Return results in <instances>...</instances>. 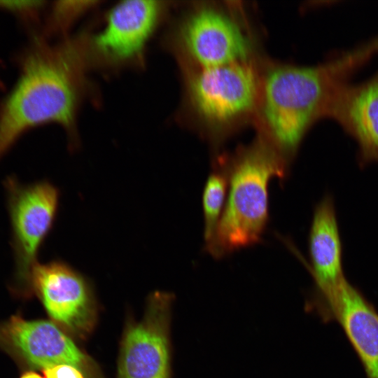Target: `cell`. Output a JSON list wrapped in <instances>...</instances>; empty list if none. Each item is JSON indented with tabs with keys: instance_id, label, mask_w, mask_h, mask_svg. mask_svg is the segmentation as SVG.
<instances>
[{
	"instance_id": "cell-1",
	"label": "cell",
	"mask_w": 378,
	"mask_h": 378,
	"mask_svg": "<svg viewBox=\"0 0 378 378\" xmlns=\"http://www.w3.org/2000/svg\"><path fill=\"white\" fill-rule=\"evenodd\" d=\"M89 60L86 46L76 41L41 46L25 57L0 110V159L36 126L55 123L74 136Z\"/></svg>"
},
{
	"instance_id": "cell-2",
	"label": "cell",
	"mask_w": 378,
	"mask_h": 378,
	"mask_svg": "<svg viewBox=\"0 0 378 378\" xmlns=\"http://www.w3.org/2000/svg\"><path fill=\"white\" fill-rule=\"evenodd\" d=\"M368 61L359 46L317 66L280 65L270 69L261 92V114L270 146L288 164L305 134L326 118L338 87Z\"/></svg>"
},
{
	"instance_id": "cell-3",
	"label": "cell",
	"mask_w": 378,
	"mask_h": 378,
	"mask_svg": "<svg viewBox=\"0 0 378 378\" xmlns=\"http://www.w3.org/2000/svg\"><path fill=\"white\" fill-rule=\"evenodd\" d=\"M228 191L211 247L216 258L255 244L269 220V185L284 179L288 165L268 144L257 143L227 158Z\"/></svg>"
},
{
	"instance_id": "cell-4",
	"label": "cell",
	"mask_w": 378,
	"mask_h": 378,
	"mask_svg": "<svg viewBox=\"0 0 378 378\" xmlns=\"http://www.w3.org/2000/svg\"><path fill=\"white\" fill-rule=\"evenodd\" d=\"M9 216L15 293L29 297L38 255L54 224L59 191L48 181L24 183L14 176L4 183Z\"/></svg>"
},
{
	"instance_id": "cell-5",
	"label": "cell",
	"mask_w": 378,
	"mask_h": 378,
	"mask_svg": "<svg viewBox=\"0 0 378 378\" xmlns=\"http://www.w3.org/2000/svg\"><path fill=\"white\" fill-rule=\"evenodd\" d=\"M174 296L155 291L139 321L127 320L120 343L117 378H172L171 326Z\"/></svg>"
},
{
	"instance_id": "cell-6",
	"label": "cell",
	"mask_w": 378,
	"mask_h": 378,
	"mask_svg": "<svg viewBox=\"0 0 378 378\" xmlns=\"http://www.w3.org/2000/svg\"><path fill=\"white\" fill-rule=\"evenodd\" d=\"M62 330L50 321L13 315L0 323V348L24 367L43 370L68 364L81 370L88 378H104L95 360Z\"/></svg>"
},
{
	"instance_id": "cell-7",
	"label": "cell",
	"mask_w": 378,
	"mask_h": 378,
	"mask_svg": "<svg viewBox=\"0 0 378 378\" xmlns=\"http://www.w3.org/2000/svg\"><path fill=\"white\" fill-rule=\"evenodd\" d=\"M31 290L61 328L82 340L92 334L98 319L97 303L90 281L78 270L61 260L38 262Z\"/></svg>"
},
{
	"instance_id": "cell-8",
	"label": "cell",
	"mask_w": 378,
	"mask_h": 378,
	"mask_svg": "<svg viewBox=\"0 0 378 378\" xmlns=\"http://www.w3.org/2000/svg\"><path fill=\"white\" fill-rule=\"evenodd\" d=\"M187 92L201 119L223 126L253 111L258 97V80L247 62L198 69L188 80Z\"/></svg>"
},
{
	"instance_id": "cell-9",
	"label": "cell",
	"mask_w": 378,
	"mask_h": 378,
	"mask_svg": "<svg viewBox=\"0 0 378 378\" xmlns=\"http://www.w3.org/2000/svg\"><path fill=\"white\" fill-rule=\"evenodd\" d=\"M158 1H124L112 7L102 27L87 48L107 65L120 66L139 59L164 13Z\"/></svg>"
},
{
	"instance_id": "cell-10",
	"label": "cell",
	"mask_w": 378,
	"mask_h": 378,
	"mask_svg": "<svg viewBox=\"0 0 378 378\" xmlns=\"http://www.w3.org/2000/svg\"><path fill=\"white\" fill-rule=\"evenodd\" d=\"M178 41L198 69L247 62L251 53L250 41L237 22L209 6L194 10L183 20Z\"/></svg>"
},
{
	"instance_id": "cell-11",
	"label": "cell",
	"mask_w": 378,
	"mask_h": 378,
	"mask_svg": "<svg viewBox=\"0 0 378 378\" xmlns=\"http://www.w3.org/2000/svg\"><path fill=\"white\" fill-rule=\"evenodd\" d=\"M326 118H332L358 146L360 169L378 163V71L366 80L349 81L336 90Z\"/></svg>"
},
{
	"instance_id": "cell-12",
	"label": "cell",
	"mask_w": 378,
	"mask_h": 378,
	"mask_svg": "<svg viewBox=\"0 0 378 378\" xmlns=\"http://www.w3.org/2000/svg\"><path fill=\"white\" fill-rule=\"evenodd\" d=\"M309 269L319 300H326L346 278L334 197L326 194L316 205L308 237Z\"/></svg>"
},
{
	"instance_id": "cell-13",
	"label": "cell",
	"mask_w": 378,
	"mask_h": 378,
	"mask_svg": "<svg viewBox=\"0 0 378 378\" xmlns=\"http://www.w3.org/2000/svg\"><path fill=\"white\" fill-rule=\"evenodd\" d=\"M323 306L342 327L368 378H378V314L345 278Z\"/></svg>"
},
{
	"instance_id": "cell-14",
	"label": "cell",
	"mask_w": 378,
	"mask_h": 378,
	"mask_svg": "<svg viewBox=\"0 0 378 378\" xmlns=\"http://www.w3.org/2000/svg\"><path fill=\"white\" fill-rule=\"evenodd\" d=\"M229 184L227 158L216 162L202 193L205 249L213 244L225 209Z\"/></svg>"
},
{
	"instance_id": "cell-15",
	"label": "cell",
	"mask_w": 378,
	"mask_h": 378,
	"mask_svg": "<svg viewBox=\"0 0 378 378\" xmlns=\"http://www.w3.org/2000/svg\"><path fill=\"white\" fill-rule=\"evenodd\" d=\"M93 7L94 1H58L53 6L52 20L58 29H64Z\"/></svg>"
},
{
	"instance_id": "cell-16",
	"label": "cell",
	"mask_w": 378,
	"mask_h": 378,
	"mask_svg": "<svg viewBox=\"0 0 378 378\" xmlns=\"http://www.w3.org/2000/svg\"><path fill=\"white\" fill-rule=\"evenodd\" d=\"M45 378H88L79 368L68 365L60 364L43 370Z\"/></svg>"
},
{
	"instance_id": "cell-17",
	"label": "cell",
	"mask_w": 378,
	"mask_h": 378,
	"mask_svg": "<svg viewBox=\"0 0 378 378\" xmlns=\"http://www.w3.org/2000/svg\"><path fill=\"white\" fill-rule=\"evenodd\" d=\"M39 1H0V8L20 14H31L43 6Z\"/></svg>"
},
{
	"instance_id": "cell-18",
	"label": "cell",
	"mask_w": 378,
	"mask_h": 378,
	"mask_svg": "<svg viewBox=\"0 0 378 378\" xmlns=\"http://www.w3.org/2000/svg\"><path fill=\"white\" fill-rule=\"evenodd\" d=\"M365 43L372 55L378 53V35L368 42H365Z\"/></svg>"
},
{
	"instance_id": "cell-19",
	"label": "cell",
	"mask_w": 378,
	"mask_h": 378,
	"mask_svg": "<svg viewBox=\"0 0 378 378\" xmlns=\"http://www.w3.org/2000/svg\"><path fill=\"white\" fill-rule=\"evenodd\" d=\"M20 378H45V377L41 376L36 372L30 370L24 372Z\"/></svg>"
}]
</instances>
